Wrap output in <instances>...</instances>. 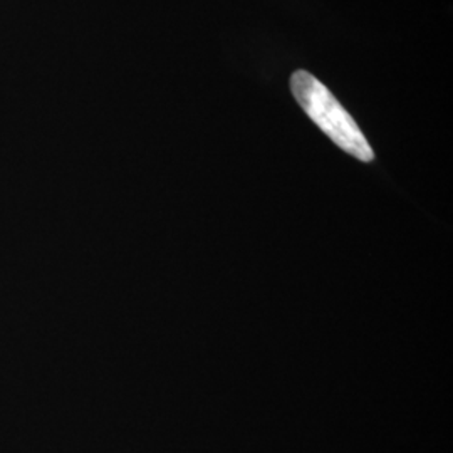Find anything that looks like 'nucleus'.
<instances>
[{
    "mask_svg": "<svg viewBox=\"0 0 453 453\" xmlns=\"http://www.w3.org/2000/svg\"><path fill=\"white\" fill-rule=\"evenodd\" d=\"M291 91L304 113L334 145L361 162H372L374 153L363 131L323 82L308 71H296L291 78Z\"/></svg>",
    "mask_w": 453,
    "mask_h": 453,
    "instance_id": "f257e3e1",
    "label": "nucleus"
}]
</instances>
